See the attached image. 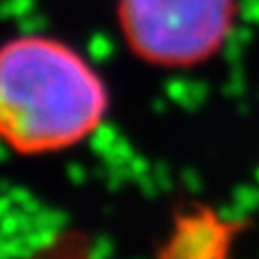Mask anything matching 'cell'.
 Returning a JSON list of instances; mask_svg holds the SVG:
<instances>
[{
	"label": "cell",
	"mask_w": 259,
	"mask_h": 259,
	"mask_svg": "<svg viewBox=\"0 0 259 259\" xmlns=\"http://www.w3.org/2000/svg\"><path fill=\"white\" fill-rule=\"evenodd\" d=\"M109 109L103 77L64 41L16 36L0 53V130L18 155L66 150L91 137Z\"/></svg>",
	"instance_id": "obj_1"
},
{
	"label": "cell",
	"mask_w": 259,
	"mask_h": 259,
	"mask_svg": "<svg viewBox=\"0 0 259 259\" xmlns=\"http://www.w3.org/2000/svg\"><path fill=\"white\" fill-rule=\"evenodd\" d=\"M237 0H118L123 39L139 59L189 68L211 59L228 41Z\"/></svg>",
	"instance_id": "obj_2"
}]
</instances>
